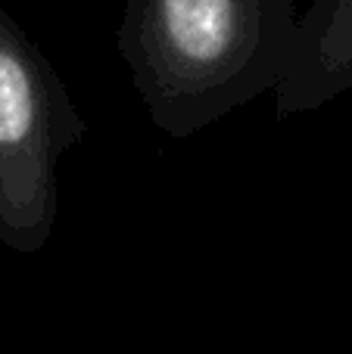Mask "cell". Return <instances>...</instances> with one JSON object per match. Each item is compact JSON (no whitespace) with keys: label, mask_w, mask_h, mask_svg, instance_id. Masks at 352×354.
<instances>
[{"label":"cell","mask_w":352,"mask_h":354,"mask_svg":"<svg viewBox=\"0 0 352 354\" xmlns=\"http://www.w3.org/2000/svg\"><path fill=\"white\" fill-rule=\"evenodd\" d=\"M299 19L293 0H125L116 41L156 131L187 140L290 75Z\"/></svg>","instance_id":"cell-1"},{"label":"cell","mask_w":352,"mask_h":354,"mask_svg":"<svg viewBox=\"0 0 352 354\" xmlns=\"http://www.w3.org/2000/svg\"><path fill=\"white\" fill-rule=\"evenodd\" d=\"M60 72L0 6V243L37 255L60 214V159L85 140Z\"/></svg>","instance_id":"cell-2"},{"label":"cell","mask_w":352,"mask_h":354,"mask_svg":"<svg viewBox=\"0 0 352 354\" xmlns=\"http://www.w3.org/2000/svg\"><path fill=\"white\" fill-rule=\"evenodd\" d=\"M352 91V0H312L299 19L293 68L274 87V115L315 112Z\"/></svg>","instance_id":"cell-3"}]
</instances>
